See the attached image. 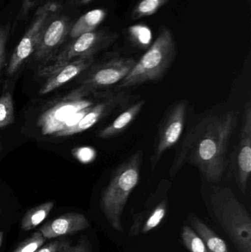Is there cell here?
<instances>
[{
  "mask_svg": "<svg viewBox=\"0 0 251 252\" xmlns=\"http://www.w3.org/2000/svg\"><path fill=\"white\" fill-rule=\"evenodd\" d=\"M142 156V151H137L120 164L102 194V211L118 232H124L122 216L130 195L139 182Z\"/></svg>",
  "mask_w": 251,
  "mask_h": 252,
  "instance_id": "7a4b0ae2",
  "label": "cell"
},
{
  "mask_svg": "<svg viewBox=\"0 0 251 252\" xmlns=\"http://www.w3.org/2000/svg\"><path fill=\"white\" fill-rule=\"evenodd\" d=\"M14 121L13 97L9 92L0 97V128L11 125Z\"/></svg>",
  "mask_w": 251,
  "mask_h": 252,
  "instance_id": "7402d4cb",
  "label": "cell"
},
{
  "mask_svg": "<svg viewBox=\"0 0 251 252\" xmlns=\"http://www.w3.org/2000/svg\"><path fill=\"white\" fill-rule=\"evenodd\" d=\"M130 97L129 94L125 90H114L112 93L103 94L100 97V101L94 103L75 125L58 132L54 136L63 137L72 136L91 128L106 117L123 109L128 104Z\"/></svg>",
  "mask_w": 251,
  "mask_h": 252,
  "instance_id": "30bf717a",
  "label": "cell"
},
{
  "mask_svg": "<svg viewBox=\"0 0 251 252\" xmlns=\"http://www.w3.org/2000/svg\"><path fill=\"white\" fill-rule=\"evenodd\" d=\"M1 150H2V147H1V144L0 142V153H1Z\"/></svg>",
  "mask_w": 251,
  "mask_h": 252,
  "instance_id": "f546056e",
  "label": "cell"
},
{
  "mask_svg": "<svg viewBox=\"0 0 251 252\" xmlns=\"http://www.w3.org/2000/svg\"><path fill=\"white\" fill-rule=\"evenodd\" d=\"M167 207V201L163 200L152 210L137 214L130 229V236H138L156 229L165 219Z\"/></svg>",
  "mask_w": 251,
  "mask_h": 252,
  "instance_id": "9a60e30c",
  "label": "cell"
},
{
  "mask_svg": "<svg viewBox=\"0 0 251 252\" xmlns=\"http://www.w3.org/2000/svg\"><path fill=\"white\" fill-rule=\"evenodd\" d=\"M211 204L215 217L238 252H251V220L247 210L231 189L214 187Z\"/></svg>",
  "mask_w": 251,
  "mask_h": 252,
  "instance_id": "277c9868",
  "label": "cell"
},
{
  "mask_svg": "<svg viewBox=\"0 0 251 252\" xmlns=\"http://www.w3.org/2000/svg\"><path fill=\"white\" fill-rule=\"evenodd\" d=\"M230 170L238 188L246 193L251 173V106L246 104L243 116L241 133L238 143L230 155Z\"/></svg>",
  "mask_w": 251,
  "mask_h": 252,
  "instance_id": "9c48e42d",
  "label": "cell"
},
{
  "mask_svg": "<svg viewBox=\"0 0 251 252\" xmlns=\"http://www.w3.org/2000/svg\"><path fill=\"white\" fill-rule=\"evenodd\" d=\"M106 16L107 10L106 9H93L87 12L72 25L69 36L75 39L83 34L97 31V28L105 20Z\"/></svg>",
  "mask_w": 251,
  "mask_h": 252,
  "instance_id": "ac0fdd59",
  "label": "cell"
},
{
  "mask_svg": "<svg viewBox=\"0 0 251 252\" xmlns=\"http://www.w3.org/2000/svg\"><path fill=\"white\" fill-rule=\"evenodd\" d=\"M54 206L53 201H47L29 210L22 219L21 224L22 230L27 232L36 228L48 217Z\"/></svg>",
  "mask_w": 251,
  "mask_h": 252,
  "instance_id": "d6986e66",
  "label": "cell"
},
{
  "mask_svg": "<svg viewBox=\"0 0 251 252\" xmlns=\"http://www.w3.org/2000/svg\"><path fill=\"white\" fill-rule=\"evenodd\" d=\"M92 1V0H81V4H85L87 3L90 2V1Z\"/></svg>",
  "mask_w": 251,
  "mask_h": 252,
  "instance_id": "f1b7e54d",
  "label": "cell"
},
{
  "mask_svg": "<svg viewBox=\"0 0 251 252\" xmlns=\"http://www.w3.org/2000/svg\"><path fill=\"white\" fill-rule=\"evenodd\" d=\"M119 37L116 32L95 31L80 35L52 59V63L39 69L41 76L48 77L68 62L82 56H94L107 48Z\"/></svg>",
  "mask_w": 251,
  "mask_h": 252,
  "instance_id": "5b68a950",
  "label": "cell"
},
{
  "mask_svg": "<svg viewBox=\"0 0 251 252\" xmlns=\"http://www.w3.org/2000/svg\"><path fill=\"white\" fill-rule=\"evenodd\" d=\"M187 103L180 100L171 108L159 127L151 167L154 169L165 152L177 143L182 134L187 117Z\"/></svg>",
  "mask_w": 251,
  "mask_h": 252,
  "instance_id": "8fae6325",
  "label": "cell"
},
{
  "mask_svg": "<svg viewBox=\"0 0 251 252\" xmlns=\"http://www.w3.org/2000/svg\"><path fill=\"white\" fill-rule=\"evenodd\" d=\"M72 25L66 15H53L40 35L34 59L44 63L51 61L69 36Z\"/></svg>",
  "mask_w": 251,
  "mask_h": 252,
  "instance_id": "7c38bea8",
  "label": "cell"
},
{
  "mask_svg": "<svg viewBox=\"0 0 251 252\" xmlns=\"http://www.w3.org/2000/svg\"><path fill=\"white\" fill-rule=\"evenodd\" d=\"M57 252H92V248L88 238L82 237L75 246L71 245L69 240L66 239Z\"/></svg>",
  "mask_w": 251,
  "mask_h": 252,
  "instance_id": "cb8c5ba5",
  "label": "cell"
},
{
  "mask_svg": "<svg viewBox=\"0 0 251 252\" xmlns=\"http://www.w3.org/2000/svg\"><path fill=\"white\" fill-rule=\"evenodd\" d=\"M234 111L208 115L195 126L186 137L171 167V176L189 162L195 166L212 183L222 180L227 165L231 136L237 126Z\"/></svg>",
  "mask_w": 251,
  "mask_h": 252,
  "instance_id": "6da1fadb",
  "label": "cell"
},
{
  "mask_svg": "<svg viewBox=\"0 0 251 252\" xmlns=\"http://www.w3.org/2000/svg\"><path fill=\"white\" fill-rule=\"evenodd\" d=\"M137 61L133 58H113L100 63L91 69L79 88L77 94L85 97L102 89L116 85L131 72Z\"/></svg>",
  "mask_w": 251,
  "mask_h": 252,
  "instance_id": "52a82bcc",
  "label": "cell"
},
{
  "mask_svg": "<svg viewBox=\"0 0 251 252\" xmlns=\"http://www.w3.org/2000/svg\"><path fill=\"white\" fill-rule=\"evenodd\" d=\"M94 104V100L69 93L58 103L44 111L38 118L37 126L44 136H54L63 129L75 125L79 121L78 112Z\"/></svg>",
  "mask_w": 251,
  "mask_h": 252,
  "instance_id": "8992f818",
  "label": "cell"
},
{
  "mask_svg": "<svg viewBox=\"0 0 251 252\" xmlns=\"http://www.w3.org/2000/svg\"><path fill=\"white\" fill-rule=\"evenodd\" d=\"M144 105L145 100H141L124 109L112 124L99 131V137L101 139H110L122 133L139 115Z\"/></svg>",
  "mask_w": 251,
  "mask_h": 252,
  "instance_id": "2e32d148",
  "label": "cell"
},
{
  "mask_svg": "<svg viewBox=\"0 0 251 252\" xmlns=\"http://www.w3.org/2000/svg\"><path fill=\"white\" fill-rule=\"evenodd\" d=\"M3 238H4V233L3 232H0V247L2 244Z\"/></svg>",
  "mask_w": 251,
  "mask_h": 252,
  "instance_id": "83f0119b",
  "label": "cell"
},
{
  "mask_svg": "<svg viewBox=\"0 0 251 252\" xmlns=\"http://www.w3.org/2000/svg\"><path fill=\"white\" fill-rule=\"evenodd\" d=\"M169 0H139L131 12L133 19L152 16L159 11Z\"/></svg>",
  "mask_w": 251,
  "mask_h": 252,
  "instance_id": "ffe728a7",
  "label": "cell"
},
{
  "mask_svg": "<svg viewBox=\"0 0 251 252\" xmlns=\"http://www.w3.org/2000/svg\"><path fill=\"white\" fill-rule=\"evenodd\" d=\"M57 9L58 4L57 3L48 1L36 10L32 23L24 34L10 57L7 66L8 75L16 73L24 62L33 54L41 32L50 18L56 13Z\"/></svg>",
  "mask_w": 251,
  "mask_h": 252,
  "instance_id": "ba28073f",
  "label": "cell"
},
{
  "mask_svg": "<svg viewBox=\"0 0 251 252\" xmlns=\"http://www.w3.org/2000/svg\"><path fill=\"white\" fill-rule=\"evenodd\" d=\"M94 62V56H82L70 61L47 77V81L39 90V94L44 95L63 87L91 67Z\"/></svg>",
  "mask_w": 251,
  "mask_h": 252,
  "instance_id": "4fadbf2b",
  "label": "cell"
},
{
  "mask_svg": "<svg viewBox=\"0 0 251 252\" xmlns=\"http://www.w3.org/2000/svg\"><path fill=\"white\" fill-rule=\"evenodd\" d=\"M66 240V238L54 240L44 247H41L35 252H57Z\"/></svg>",
  "mask_w": 251,
  "mask_h": 252,
  "instance_id": "484cf974",
  "label": "cell"
},
{
  "mask_svg": "<svg viewBox=\"0 0 251 252\" xmlns=\"http://www.w3.org/2000/svg\"><path fill=\"white\" fill-rule=\"evenodd\" d=\"M176 54V42L172 32L168 28H164L150 48L136 62L131 72L117 84L115 91L158 81L169 69Z\"/></svg>",
  "mask_w": 251,
  "mask_h": 252,
  "instance_id": "3957f363",
  "label": "cell"
},
{
  "mask_svg": "<svg viewBox=\"0 0 251 252\" xmlns=\"http://www.w3.org/2000/svg\"><path fill=\"white\" fill-rule=\"evenodd\" d=\"M181 238L186 248L190 252H209L202 238L187 225L182 228Z\"/></svg>",
  "mask_w": 251,
  "mask_h": 252,
  "instance_id": "44dd1931",
  "label": "cell"
},
{
  "mask_svg": "<svg viewBox=\"0 0 251 252\" xmlns=\"http://www.w3.org/2000/svg\"><path fill=\"white\" fill-rule=\"evenodd\" d=\"M0 213H1V211H0Z\"/></svg>",
  "mask_w": 251,
  "mask_h": 252,
  "instance_id": "4dcf8cb0",
  "label": "cell"
},
{
  "mask_svg": "<svg viewBox=\"0 0 251 252\" xmlns=\"http://www.w3.org/2000/svg\"><path fill=\"white\" fill-rule=\"evenodd\" d=\"M10 32V26L4 25L0 28V72L3 69L5 61L6 43Z\"/></svg>",
  "mask_w": 251,
  "mask_h": 252,
  "instance_id": "d4e9b609",
  "label": "cell"
},
{
  "mask_svg": "<svg viewBox=\"0 0 251 252\" xmlns=\"http://www.w3.org/2000/svg\"><path fill=\"white\" fill-rule=\"evenodd\" d=\"M88 219L81 213H69L44 223L39 232L45 239L72 235L89 227Z\"/></svg>",
  "mask_w": 251,
  "mask_h": 252,
  "instance_id": "5bb4252c",
  "label": "cell"
},
{
  "mask_svg": "<svg viewBox=\"0 0 251 252\" xmlns=\"http://www.w3.org/2000/svg\"><path fill=\"white\" fill-rule=\"evenodd\" d=\"M46 239L42 234L38 231L29 238L22 241L13 252H35L44 245Z\"/></svg>",
  "mask_w": 251,
  "mask_h": 252,
  "instance_id": "603a6c76",
  "label": "cell"
},
{
  "mask_svg": "<svg viewBox=\"0 0 251 252\" xmlns=\"http://www.w3.org/2000/svg\"><path fill=\"white\" fill-rule=\"evenodd\" d=\"M190 222L193 229L202 238L209 252H229L225 241L220 238L204 222L195 215L190 216Z\"/></svg>",
  "mask_w": 251,
  "mask_h": 252,
  "instance_id": "e0dca14e",
  "label": "cell"
},
{
  "mask_svg": "<svg viewBox=\"0 0 251 252\" xmlns=\"http://www.w3.org/2000/svg\"><path fill=\"white\" fill-rule=\"evenodd\" d=\"M35 0H23L22 1V13L23 16L26 15L29 12V9L32 8L35 4Z\"/></svg>",
  "mask_w": 251,
  "mask_h": 252,
  "instance_id": "4316f807",
  "label": "cell"
}]
</instances>
